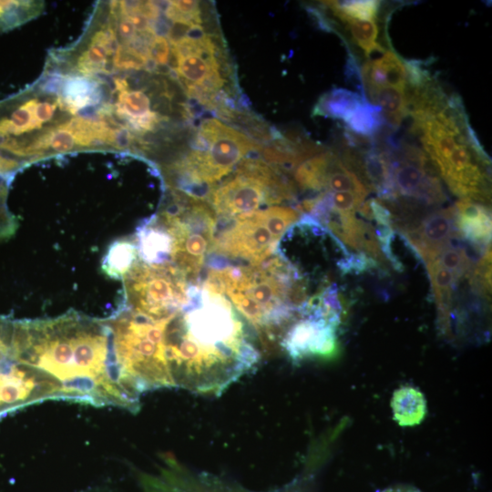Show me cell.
Wrapping results in <instances>:
<instances>
[{"label":"cell","instance_id":"12","mask_svg":"<svg viewBox=\"0 0 492 492\" xmlns=\"http://www.w3.org/2000/svg\"><path fill=\"white\" fill-rule=\"evenodd\" d=\"M456 226L461 240L478 255L491 247V211L482 203L460 200L455 204Z\"/></svg>","mask_w":492,"mask_h":492},{"label":"cell","instance_id":"30","mask_svg":"<svg viewBox=\"0 0 492 492\" xmlns=\"http://www.w3.org/2000/svg\"><path fill=\"white\" fill-rule=\"evenodd\" d=\"M382 492H420V491L415 488L400 487L389 488Z\"/></svg>","mask_w":492,"mask_h":492},{"label":"cell","instance_id":"20","mask_svg":"<svg viewBox=\"0 0 492 492\" xmlns=\"http://www.w3.org/2000/svg\"><path fill=\"white\" fill-rule=\"evenodd\" d=\"M324 191L352 192L365 199L371 190L343 163L340 157L333 154L326 175Z\"/></svg>","mask_w":492,"mask_h":492},{"label":"cell","instance_id":"28","mask_svg":"<svg viewBox=\"0 0 492 492\" xmlns=\"http://www.w3.org/2000/svg\"><path fill=\"white\" fill-rule=\"evenodd\" d=\"M171 53V44L162 35L157 33L151 37L149 45V56L159 66L169 64Z\"/></svg>","mask_w":492,"mask_h":492},{"label":"cell","instance_id":"5","mask_svg":"<svg viewBox=\"0 0 492 492\" xmlns=\"http://www.w3.org/2000/svg\"><path fill=\"white\" fill-rule=\"evenodd\" d=\"M172 200L157 214L172 238V263L191 282L201 279V272L212 246L216 217L206 201L192 199L172 189Z\"/></svg>","mask_w":492,"mask_h":492},{"label":"cell","instance_id":"23","mask_svg":"<svg viewBox=\"0 0 492 492\" xmlns=\"http://www.w3.org/2000/svg\"><path fill=\"white\" fill-rule=\"evenodd\" d=\"M137 260L136 241L118 240L108 249L105 256L104 269L107 274L120 279L132 268Z\"/></svg>","mask_w":492,"mask_h":492},{"label":"cell","instance_id":"14","mask_svg":"<svg viewBox=\"0 0 492 492\" xmlns=\"http://www.w3.org/2000/svg\"><path fill=\"white\" fill-rule=\"evenodd\" d=\"M425 266L436 303L438 329L446 337L451 338L453 292L456 289L453 275L437 259L426 262Z\"/></svg>","mask_w":492,"mask_h":492},{"label":"cell","instance_id":"19","mask_svg":"<svg viewBox=\"0 0 492 492\" xmlns=\"http://www.w3.org/2000/svg\"><path fill=\"white\" fill-rule=\"evenodd\" d=\"M366 100L357 92L336 87L321 96L313 115L344 120L351 111Z\"/></svg>","mask_w":492,"mask_h":492},{"label":"cell","instance_id":"9","mask_svg":"<svg viewBox=\"0 0 492 492\" xmlns=\"http://www.w3.org/2000/svg\"><path fill=\"white\" fill-rule=\"evenodd\" d=\"M387 150L394 200L402 197L405 202L419 207L438 206L446 201L436 169L425 150L400 140Z\"/></svg>","mask_w":492,"mask_h":492},{"label":"cell","instance_id":"18","mask_svg":"<svg viewBox=\"0 0 492 492\" xmlns=\"http://www.w3.org/2000/svg\"><path fill=\"white\" fill-rule=\"evenodd\" d=\"M220 62L214 55L191 54L178 56L177 72L182 85L200 86L212 76L220 74Z\"/></svg>","mask_w":492,"mask_h":492},{"label":"cell","instance_id":"3","mask_svg":"<svg viewBox=\"0 0 492 492\" xmlns=\"http://www.w3.org/2000/svg\"><path fill=\"white\" fill-rule=\"evenodd\" d=\"M205 267L202 281L230 300L266 350L279 349L289 328L302 319L292 300L290 268L275 253L260 263L241 265L210 253Z\"/></svg>","mask_w":492,"mask_h":492},{"label":"cell","instance_id":"17","mask_svg":"<svg viewBox=\"0 0 492 492\" xmlns=\"http://www.w3.org/2000/svg\"><path fill=\"white\" fill-rule=\"evenodd\" d=\"M333 155L330 151L320 152L300 163L292 172L297 189L323 192Z\"/></svg>","mask_w":492,"mask_h":492},{"label":"cell","instance_id":"8","mask_svg":"<svg viewBox=\"0 0 492 492\" xmlns=\"http://www.w3.org/2000/svg\"><path fill=\"white\" fill-rule=\"evenodd\" d=\"M48 399H58L56 384L20 362L15 346V320L0 315V417Z\"/></svg>","mask_w":492,"mask_h":492},{"label":"cell","instance_id":"29","mask_svg":"<svg viewBox=\"0 0 492 492\" xmlns=\"http://www.w3.org/2000/svg\"><path fill=\"white\" fill-rule=\"evenodd\" d=\"M344 75L348 81L355 87L359 94L366 98L364 82L362 79L361 69L359 68L355 56L349 52L346 64L344 66Z\"/></svg>","mask_w":492,"mask_h":492},{"label":"cell","instance_id":"24","mask_svg":"<svg viewBox=\"0 0 492 492\" xmlns=\"http://www.w3.org/2000/svg\"><path fill=\"white\" fill-rule=\"evenodd\" d=\"M322 4L342 21L375 20L380 6V2L375 0L323 1Z\"/></svg>","mask_w":492,"mask_h":492},{"label":"cell","instance_id":"10","mask_svg":"<svg viewBox=\"0 0 492 492\" xmlns=\"http://www.w3.org/2000/svg\"><path fill=\"white\" fill-rule=\"evenodd\" d=\"M395 229L425 263L436 259L446 247L460 239L454 206L432 210Z\"/></svg>","mask_w":492,"mask_h":492},{"label":"cell","instance_id":"22","mask_svg":"<svg viewBox=\"0 0 492 492\" xmlns=\"http://www.w3.org/2000/svg\"><path fill=\"white\" fill-rule=\"evenodd\" d=\"M351 132L362 137H372L384 125L380 107L364 101L356 107L343 120Z\"/></svg>","mask_w":492,"mask_h":492},{"label":"cell","instance_id":"4","mask_svg":"<svg viewBox=\"0 0 492 492\" xmlns=\"http://www.w3.org/2000/svg\"><path fill=\"white\" fill-rule=\"evenodd\" d=\"M274 253L312 297L333 283L339 262L349 251L327 228L302 214L283 233Z\"/></svg>","mask_w":492,"mask_h":492},{"label":"cell","instance_id":"2","mask_svg":"<svg viewBox=\"0 0 492 492\" xmlns=\"http://www.w3.org/2000/svg\"><path fill=\"white\" fill-rule=\"evenodd\" d=\"M160 320L168 387L217 395L252 369L243 323L223 296L193 286Z\"/></svg>","mask_w":492,"mask_h":492},{"label":"cell","instance_id":"15","mask_svg":"<svg viewBox=\"0 0 492 492\" xmlns=\"http://www.w3.org/2000/svg\"><path fill=\"white\" fill-rule=\"evenodd\" d=\"M394 419L402 426L420 424L426 415V401L416 387L404 385L397 388L391 399Z\"/></svg>","mask_w":492,"mask_h":492},{"label":"cell","instance_id":"7","mask_svg":"<svg viewBox=\"0 0 492 492\" xmlns=\"http://www.w3.org/2000/svg\"><path fill=\"white\" fill-rule=\"evenodd\" d=\"M124 280L127 308L150 318H162L179 309L187 302L192 283L172 263L151 265L138 259Z\"/></svg>","mask_w":492,"mask_h":492},{"label":"cell","instance_id":"26","mask_svg":"<svg viewBox=\"0 0 492 492\" xmlns=\"http://www.w3.org/2000/svg\"><path fill=\"white\" fill-rule=\"evenodd\" d=\"M12 179L0 175V241L9 238L16 229L15 219L6 205L8 189Z\"/></svg>","mask_w":492,"mask_h":492},{"label":"cell","instance_id":"25","mask_svg":"<svg viewBox=\"0 0 492 492\" xmlns=\"http://www.w3.org/2000/svg\"><path fill=\"white\" fill-rule=\"evenodd\" d=\"M354 42L364 51L369 58L374 54H384L385 50L376 42L379 33L375 20H343Z\"/></svg>","mask_w":492,"mask_h":492},{"label":"cell","instance_id":"13","mask_svg":"<svg viewBox=\"0 0 492 492\" xmlns=\"http://www.w3.org/2000/svg\"><path fill=\"white\" fill-rule=\"evenodd\" d=\"M364 89L373 87H395L406 90L404 59L387 50L379 57L365 62L361 69Z\"/></svg>","mask_w":492,"mask_h":492},{"label":"cell","instance_id":"21","mask_svg":"<svg viewBox=\"0 0 492 492\" xmlns=\"http://www.w3.org/2000/svg\"><path fill=\"white\" fill-rule=\"evenodd\" d=\"M44 8L43 1H0V33L10 31L37 17Z\"/></svg>","mask_w":492,"mask_h":492},{"label":"cell","instance_id":"1","mask_svg":"<svg viewBox=\"0 0 492 492\" xmlns=\"http://www.w3.org/2000/svg\"><path fill=\"white\" fill-rule=\"evenodd\" d=\"M15 345L24 364L56 384L60 399L136 412L139 395L118 363L108 321L70 313L48 320H15Z\"/></svg>","mask_w":492,"mask_h":492},{"label":"cell","instance_id":"11","mask_svg":"<svg viewBox=\"0 0 492 492\" xmlns=\"http://www.w3.org/2000/svg\"><path fill=\"white\" fill-rule=\"evenodd\" d=\"M279 349L293 363L308 359L333 360L340 353L337 329L321 321L302 318L286 332Z\"/></svg>","mask_w":492,"mask_h":492},{"label":"cell","instance_id":"6","mask_svg":"<svg viewBox=\"0 0 492 492\" xmlns=\"http://www.w3.org/2000/svg\"><path fill=\"white\" fill-rule=\"evenodd\" d=\"M298 219L299 212L292 208L272 206L239 219L216 221L210 254L260 263L274 254L278 241Z\"/></svg>","mask_w":492,"mask_h":492},{"label":"cell","instance_id":"27","mask_svg":"<svg viewBox=\"0 0 492 492\" xmlns=\"http://www.w3.org/2000/svg\"><path fill=\"white\" fill-rule=\"evenodd\" d=\"M404 65L406 72V87L418 89L432 81L429 71L424 67L423 61L404 59Z\"/></svg>","mask_w":492,"mask_h":492},{"label":"cell","instance_id":"16","mask_svg":"<svg viewBox=\"0 0 492 492\" xmlns=\"http://www.w3.org/2000/svg\"><path fill=\"white\" fill-rule=\"evenodd\" d=\"M365 93L382 109L384 122L398 128L408 116V98L405 90L395 87H366Z\"/></svg>","mask_w":492,"mask_h":492}]
</instances>
